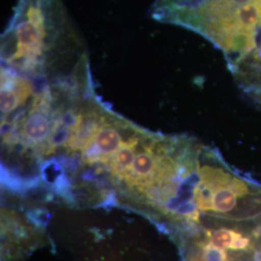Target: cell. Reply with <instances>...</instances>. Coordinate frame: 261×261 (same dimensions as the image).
<instances>
[{
  "label": "cell",
  "mask_w": 261,
  "mask_h": 261,
  "mask_svg": "<svg viewBox=\"0 0 261 261\" xmlns=\"http://www.w3.org/2000/svg\"><path fill=\"white\" fill-rule=\"evenodd\" d=\"M120 120L108 114L93 140L84 150L83 161L88 164L106 163L122 145Z\"/></svg>",
  "instance_id": "6da1fadb"
},
{
  "label": "cell",
  "mask_w": 261,
  "mask_h": 261,
  "mask_svg": "<svg viewBox=\"0 0 261 261\" xmlns=\"http://www.w3.org/2000/svg\"><path fill=\"white\" fill-rule=\"evenodd\" d=\"M168 149V146H159L155 148H144L143 152L139 153L134 160L130 170L125 179L130 187H147L157 182L162 161Z\"/></svg>",
  "instance_id": "7a4b0ae2"
},
{
  "label": "cell",
  "mask_w": 261,
  "mask_h": 261,
  "mask_svg": "<svg viewBox=\"0 0 261 261\" xmlns=\"http://www.w3.org/2000/svg\"><path fill=\"white\" fill-rule=\"evenodd\" d=\"M204 233L206 240L218 248L240 252H248L252 250L253 245L252 237L243 233L238 229L230 227L211 228L205 229Z\"/></svg>",
  "instance_id": "3957f363"
},
{
  "label": "cell",
  "mask_w": 261,
  "mask_h": 261,
  "mask_svg": "<svg viewBox=\"0 0 261 261\" xmlns=\"http://www.w3.org/2000/svg\"><path fill=\"white\" fill-rule=\"evenodd\" d=\"M218 46L224 50L230 61L234 55H240V58L246 54H249L254 47V34L253 30L236 29L227 33L218 44Z\"/></svg>",
  "instance_id": "277c9868"
},
{
  "label": "cell",
  "mask_w": 261,
  "mask_h": 261,
  "mask_svg": "<svg viewBox=\"0 0 261 261\" xmlns=\"http://www.w3.org/2000/svg\"><path fill=\"white\" fill-rule=\"evenodd\" d=\"M139 143V138L133 137L122 143L118 150L111 159V171L112 175L118 179H123L130 170L135 160V152Z\"/></svg>",
  "instance_id": "5b68a950"
},
{
  "label": "cell",
  "mask_w": 261,
  "mask_h": 261,
  "mask_svg": "<svg viewBox=\"0 0 261 261\" xmlns=\"http://www.w3.org/2000/svg\"><path fill=\"white\" fill-rule=\"evenodd\" d=\"M198 248L200 249L199 257L203 261H230L225 250L218 248L208 241L199 243Z\"/></svg>",
  "instance_id": "8992f818"
},
{
  "label": "cell",
  "mask_w": 261,
  "mask_h": 261,
  "mask_svg": "<svg viewBox=\"0 0 261 261\" xmlns=\"http://www.w3.org/2000/svg\"><path fill=\"white\" fill-rule=\"evenodd\" d=\"M189 261H203L199 256H196V257H193V258H191Z\"/></svg>",
  "instance_id": "52a82bcc"
}]
</instances>
